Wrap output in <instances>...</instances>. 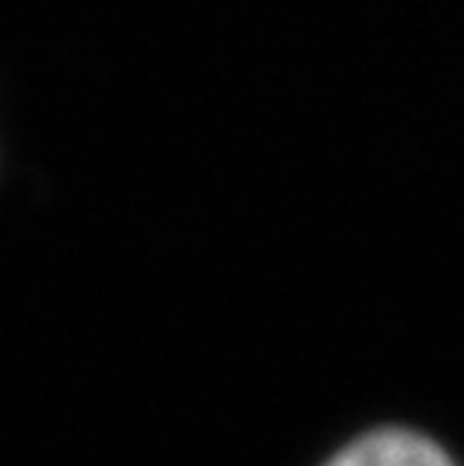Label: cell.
<instances>
[{"instance_id":"obj_1","label":"cell","mask_w":464,"mask_h":466,"mask_svg":"<svg viewBox=\"0 0 464 466\" xmlns=\"http://www.w3.org/2000/svg\"><path fill=\"white\" fill-rule=\"evenodd\" d=\"M325 466H456L428 436L413 431H374L347 445Z\"/></svg>"}]
</instances>
